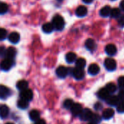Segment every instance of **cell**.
<instances>
[{
	"label": "cell",
	"mask_w": 124,
	"mask_h": 124,
	"mask_svg": "<svg viewBox=\"0 0 124 124\" xmlns=\"http://www.w3.org/2000/svg\"><path fill=\"white\" fill-rule=\"evenodd\" d=\"M52 25L57 31H62L65 27V20L61 15H57L52 19Z\"/></svg>",
	"instance_id": "obj_1"
},
{
	"label": "cell",
	"mask_w": 124,
	"mask_h": 124,
	"mask_svg": "<svg viewBox=\"0 0 124 124\" xmlns=\"http://www.w3.org/2000/svg\"><path fill=\"white\" fill-rule=\"evenodd\" d=\"M13 65V60L6 58L4 60L1 61L0 63V68L4 71H8L9 70Z\"/></svg>",
	"instance_id": "obj_2"
},
{
	"label": "cell",
	"mask_w": 124,
	"mask_h": 124,
	"mask_svg": "<svg viewBox=\"0 0 124 124\" xmlns=\"http://www.w3.org/2000/svg\"><path fill=\"white\" fill-rule=\"evenodd\" d=\"M93 116V113L91 110L86 108V109H83V110L81 111V114L79 115L81 120L84 121H91L92 117Z\"/></svg>",
	"instance_id": "obj_3"
},
{
	"label": "cell",
	"mask_w": 124,
	"mask_h": 124,
	"mask_svg": "<svg viewBox=\"0 0 124 124\" xmlns=\"http://www.w3.org/2000/svg\"><path fill=\"white\" fill-rule=\"evenodd\" d=\"M20 99H23V100H25L27 101H31L33 99V93L32 90H31L30 89H26L20 92Z\"/></svg>",
	"instance_id": "obj_4"
},
{
	"label": "cell",
	"mask_w": 124,
	"mask_h": 124,
	"mask_svg": "<svg viewBox=\"0 0 124 124\" xmlns=\"http://www.w3.org/2000/svg\"><path fill=\"white\" fill-rule=\"evenodd\" d=\"M116 62L112 58H107L105 60V67L109 71H113L116 69Z\"/></svg>",
	"instance_id": "obj_5"
},
{
	"label": "cell",
	"mask_w": 124,
	"mask_h": 124,
	"mask_svg": "<svg viewBox=\"0 0 124 124\" xmlns=\"http://www.w3.org/2000/svg\"><path fill=\"white\" fill-rule=\"evenodd\" d=\"M56 74L59 78H64L68 74V69L64 66H60L56 70Z\"/></svg>",
	"instance_id": "obj_6"
},
{
	"label": "cell",
	"mask_w": 124,
	"mask_h": 124,
	"mask_svg": "<svg viewBox=\"0 0 124 124\" xmlns=\"http://www.w3.org/2000/svg\"><path fill=\"white\" fill-rule=\"evenodd\" d=\"M72 73H73V77L77 80H81V79L84 78V77L85 76V73H84V70L81 69V68H75L73 70Z\"/></svg>",
	"instance_id": "obj_7"
},
{
	"label": "cell",
	"mask_w": 124,
	"mask_h": 124,
	"mask_svg": "<svg viewBox=\"0 0 124 124\" xmlns=\"http://www.w3.org/2000/svg\"><path fill=\"white\" fill-rule=\"evenodd\" d=\"M70 110H71V113L73 116H78L81 114V111L83 110V108H82L81 105H80L78 103H74L73 105V106L71 107Z\"/></svg>",
	"instance_id": "obj_8"
},
{
	"label": "cell",
	"mask_w": 124,
	"mask_h": 124,
	"mask_svg": "<svg viewBox=\"0 0 124 124\" xmlns=\"http://www.w3.org/2000/svg\"><path fill=\"white\" fill-rule=\"evenodd\" d=\"M106 102L110 106H117L121 101H120V100H119L118 96L110 95V97L107 99Z\"/></svg>",
	"instance_id": "obj_9"
},
{
	"label": "cell",
	"mask_w": 124,
	"mask_h": 124,
	"mask_svg": "<svg viewBox=\"0 0 124 124\" xmlns=\"http://www.w3.org/2000/svg\"><path fill=\"white\" fill-rule=\"evenodd\" d=\"M87 12H88V10L85 6H79L76 10V15L78 17H85L87 15Z\"/></svg>",
	"instance_id": "obj_10"
},
{
	"label": "cell",
	"mask_w": 124,
	"mask_h": 124,
	"mask_svg": "<svg viewBox=\"0 0 124 124\" xmlns=\"http://www.w3.org/2000/svg\"><path fill=\"white\" fill-rule=\"evenodd\" d=\"M110 94L106 90L105 88H102L100 89L97 92V97L102 100H107V99L110 97Z\"/></svg>",
	"instance_id": "obj_11"
},
{
	"label": "cell",
	"mask_w": 124,
	"mask_h": 124,
	"mask_svg": "<svg viewBox=\"0 0 124 124\" xmlns=\"http://www.w3.org/2000/svg\"><path fill=\"white\" fill-rule=\"evenodd\" d=\"M85 46L88 50H89L91 52H93L94 50H95V49L97 47V44H96L94 39H88L85 42Z\"/></svg>",
	"instance_id": "obj_12"
},
{
	"label": "cell",
	"mask_w": 124,
	"mask_h": 124,
	"mask_svg": "<svg viewBox=\"0 0 124 124\" xmlns=\"http://www.w3.org/2000/svg\"><path fill=\"white\" fill-rule=\"evenodd\" d=\"M105 52L107 53V54L110 56H113L117 52V48L114 44H108L105 47Z\"/></svg>",
	"instance_id": "obj_13"
},
{
	"label": "cell",
	"mask_w": 124,
	"mask_h": 124,
	"mask_svg": "<svg viewBox=\"0 0 124 124\" xmlns=\"http://www.w3.org/2000/svg\"><path fill=\"white\" fill-rule=\"evenodd\" d=\"M10 94L9 89L4 86H0V99L4 100L7 98Z\"/></svg>",
	"instance_id": "obj_14"
},
{
	"label": "cell",
	"mask_w": 124,
	"mask_h": 124,
	"mask_svg": "<svg viewBox=\"0 0 124 124\" xmlns=\"http://www.w3.org/2000/svg\"><path fill=\"white\" fill-rule=\"evenodd\" d=\"M100 68L98 65L97 64H92L88 68V72L92 76H96L99 73Z\"/></svg>",
	"instance_id": "obj_15"
},
{
	"label": "cell",
	"mask_w": 124,
	"mask_h": 124,
	"mask_svg": "<svg viewBox=\"0 0 124 124\" xmlns=\"http://www.w3.org/2000/svg\"><path fill=\"white\" fill-rule=\"evenodd\" d=\"M16 54H17V51H16L15 48H14V47H9L8 49H6L5 57H6V58L13 60L15 58V57L16 56Z\"/></svg>",
	"instance_id": "obj_16"
},
{
	"label": "cell",
	"mask_w": 124,
	"mask_h": 124,
	"mask_svg": "<svg viewBox=\"0 0 124 124\" xmlns=\"http://www.w3.org/2000/svg\"><path fill=\"white\" fill-rule=\"evenodd\" d=\"M20 34L18 33H17V32H12L8 36L9 41L11 43H12V44H17V43H18L19 41H20Z\"/></svg>",
	"instance_id": "obj_17"
},
{
	"label": "cell",
	"mask_w": 124,
	"mask_h": 124,
	"mask_svg": "<svg viewBox=\"0 0 124 124\" xmlns=\"http://www.w3.org/2000/svg\"><path fill=\"white\" fill-rule=\"evenodd\" d=\"M115 113L112 108H107L102 113V118L105 120H109L113 117Z\"/></svg>",
	"instance_id": "obj_18"
},
{
	"label": "cell",
	"mask_w": 124,
	"mask_h": 124,
	"mask_svg": "<svg viewBox=\"0 0 124 124\" xmlns=\"http://www.w3.org/2000/svg\"><path fill=\"white\" fill-rule=\"evenodd\" d=\"M9 110L7 105H2L0 106V117L1 118H7L9 115Z\"/></svg>",
	"instance_id": "obj_19"
},
{
	"label": "cell",
	"mask_w": 124,
	"mask_h": 124,
	"mask_svg": "<svg viewBox=\"0 0 124 124\" xmlns=\"http://www.w3.org/2000/svg\"><path fill=\"white\" fill-rule=\"evenodd\" d=\"M54 26L52 23H46L42 25V31L46 33H50L54 31Z\"/></svg>",
	"instance_id": "obj_20"
},
{
	"label": "cell",
	"mask_w": 124,
	"mask_h": 124,
	"mask_svg": "<svg viewBox=\"0 0 124 124\" xmlns=\"http://www.w3.org/2000/svg\"><path fill=\"white\" fill-rule=\"evenodd\" d=\"M110 12H111V8L110 6H105L103 7L100 11V14L102 17H108L109 15H110Z\"/></svg>",
	"instance_id": "obj_21"
},
{
	"label": "cell",
	"mask_w": 124,
	"mask_h": 124,
	"mask_svg": "<svg viewBox=\"0 0 124 124\" xmlns=\"http://www.w3.org/2000/svg\"><path fill=\"white\" fill-rule=\"evenodd\" d=\"M29 117L31 121H37L40 119V113L37 110H32L29 113Z\"/></svg>",
	"instance_id": "obj_22"
},
{
	"label": "cell",
	"mask_w": 124,
	"mask_h": 124,
	"mask_svg": "<svg viewBox=\"0 0 124 124\" xmlns=\"http://www.w3.org/2000/svg\"><path fill=\"white\" fill-rule=\"evenodd\" d=\"M28 83L25 80H20L17 83V88L20 91L25 90L28 89Z\"/></svg>",
	"instance_id": "obj_23"
},
{
	"label": "cell",
	"mask_w": 124,
	"mask_h": 124,
	"mask_svg": "<svg viewBox=\"0 0 124 124\" xmlns=\"http://www.w3.org/2000/svg\"><path fill=\"white\" fill-rule=\"evenodd\" d=\"M76 54L74 52H68L65 56V60L68 63H73L76 60Z\"/></svg>",
	"instance_id": "obj_24"
},
{
	"label": "cell",
	"mask_w": 124,
	"mask_h": 124,
	"mask_svg": "<svg viewBox=\"0 0 124 124\" xmlns=\"http://www.w3.org/2000/svg\"><path fill=\"white\" fill-rule=\"evenodd\" d=\"M86 60L84 58H78L76 60V68L84 69L86 66Z\"/></svg>",
	"instance_id": "obj_25"
},
{
	"label": "cell",
	"mask_w": 124,
	"mask_h": 124,
	"mask_svg": "<svg viewBox=\"0 0 124 124\" xmlns=\"http://www.w3.org/2000/svg\"><path fill=\"white\" fill-rule=\"evenodd\" d=\"M17 107L20 109H22V110L27 109L28 107V101L25 100H23V99H20L17 102Z\"/></svg>",
	"instance_id": "obj_26"
},
{
	"label": "cell",
	"mask_w": 124,
	"mask_h": 124,
	"mask_svg": "<svg viewBox=\"0 0 124 124\" xmlns=\"http://www.w3.org/2000/svg\"><path fill=\"white\" fill-rule=\"evenodd\" d=\"M105 89L110 94H113V93L116 92V91L117 90V86L116 84H114L113 83H110L106 85Z\"/></svg>",
	"instance_id": "obj_27"
},
{
	"label": "cell",
	"mask_w": 124,
	"mask_h": 124,
	"mask_svg": "<svg viewBox=\"0 0 124 124\" xmlns=\"http://www.w3.org/2000/svg\"><path fill=\"white\" fill-rule=\"evenodd\" d=\"M110 16L113 18H118L121 16V10L118 8H113L111 9L110 12Z\"/></svg>",
	"instance_id": "obj_28"
},
{
	"label": "cell",
	"mask_w": 124,
	"mask_h": 124,
	"mask_svg": "<svg viewBox=\"0 0 124 124\" xmlns=\"http://www.w3.org/2000/svg\"><path fill=\"white\" fill-rule=\"evenodd\" d=\"M8 5L4 2H0V15H4L8 11Z\"/></svg>",
	"instance_id": "obj_29"
},
{
	"label": "cell",
	"mask_w": 124,
	"mask_h": 124,
	"mask_svg": "<svg viewBox=\"0 0 124 124\" xmlns=\"http://www.w3.org/2000/svg\"><path fill=\"white\" fill-rule=\"evenodd\" d=\"M73 104H74V102H73V101L72 100L68 99V100H65V102L63 103V105H64V108H66V109H70Z\"/></svg>",
	"instance_id": "obj_30"
},
{
	"label": "cell",
	"mask_w": 124,
	"mask_h": 124,
	"mask_svg": "<svg viewBox=\"0 0 124 124\" xmlns=\"http://www.w3.org/2000/svg\"><path fill=\"white\" fill-rule=\"evenodd\" d=\"M101 119H102V118H101L98 114H94V113H93V116H92V117L91 121L97 124L101 121Z\"/></svg>",
	"instance_id": "obj_31"
},
{
	"label": "cell",
	"mask_w": 124,
	"mask_h": 124,
	"mask_svg": "<svg viewBox=\"0 0 124 124\" xmlns=\"http://www.w3.org/2000/svg\"><path fill=\"white\" fill-rule=\"evenodd\" d=\"M117 111L120 113H124V102H120L117 105Z\"/></svg>",
	"instance_id": "obj_32"
},
{
	"label": "cell",
	"mask_w": 124,
	"mask_h": 124,
	"mask_svg": "<svg viewBox=\"0 0 124 124\" xmlns=\"http://www.w3.org/2000/svg\"><path fill=\"white\" fill-rule=\"evenodd\" d=\"M7 32L5 29L4 28H0V40H4L6 39L7 37Z\"/></svg>",
	"instance_id": "obj_33"
},
{
	"label": "cell",
	"mask_w": 124,
	"mask_h": 124,
	"mask_svg": "<svg viewBox=\"0 0 124 124\" xmlns=\"http://www.w3.org/2000/svg\"><path fill=\"white\" fill-rule=\"evenodd\" d=\"M118 86L121 89H124V76H121L118 78Z\"/></svg>",
	"instance_id": "obj_34"
},
{
	"label": "cell",
	"mask_w": 124,
	"mask_h": 124,
	"mask_svg": "<svg viewBox=\"0 0 124 124\" xmlns=\"http://www.w3.org/2000/svg\"><path fill=\"white\" fill-rule=\"evenodd\" d=\"M118 98H119V100H120V101L121 102H124V89H122L120 92H119V93H118Z\"/></svg>",
	"instance_id": "obj_35"
},
{
	"label": "cell",
	"mask_w": 124,
	"mask_h": 124,
	"mask_svg": "<svg viewBox=\"0 0 124 124\" xmlns=\"http://www.w3.org/2000/svg\"><path fill=\"white\" fill-rule=\"evenodd\" d=\"M118 25L121 26V27H124V15H122L119 17V19H118Z\"/></svg>",
	"instance_id": "obj_36"
},
{
	"label": "cell",
	"mask_w": 124,
	"mask_h": 124,
	"mask_svg": "<svg viewBox=\"0 0 124 124\" xmlns=\"http://www.w3.org/2000/svg\"><path fill=\"white\" fill-rule=\"evenodd\" d=\"M6 54V49L4 46H0V57H5Z\"/></svg>",
	"instance_id": "obj_37"
},
{
	"label": "cell",
	"mask_w": 124,
	"mask_h": 124,
	"mask_svg": "<svg viewBox=\"0 0 124 124\" xmlns=\"http://www.w3.org/2000/svg\"><path fill=\"white\" fill-rule=\"evenodd\" d=\"M94 108L97 110H100L102 108V105L101 103H100V102H97V103H96L94 105Z\"/></svg>",
	"instance_id": "obj_38"
},
{
	"label": "cell",
	"mask_w": 124,
	"mask_h": 124,
	"mask_svg": "<svg viewBox=\"0 0 124 124\" xmlns=\"http://www.w3.org/2000/svg\"><path fill=\"white\" fill-rule=\"evenodd\" d=\"M35 124H46V122H45V121H44V120L39 119V120H38L37 121H36Z\"/></svg>",
	"instance_id": "obj_39"
},
{
	"label": "cell",
	"mask_w": 124,
	"mask_h": 124,
	"mask_svg": "<svg viewBox=\"0 0 124 124\" xmlns=\"http://www.w3.org/2000/svg\"><path fill=\"white\" fill-rule=\"evenodd\" d=\"M120 7H121V9L124 11V0H122L121 1V4H120Z\"/></svg>",
	"instance_id": "obj_40"
},
{
	"label": "cell",
	"mask_w": 124,
	"mask_h": 124,
	"mask_svg": "<svg viewBox=\"0 0 124 124\" xmlns=\"http://www.w3.org/2000/svg\"><path fill=\"white\" fill-rule=\"evenodd\" d=\"M85 4H91L92 1H93V0H82Z\"/></svg>",
	"instance_id": "obj_41"
},
{
	"label": "cell",
	"mask_w": 124,
	"mask_h": 124,
	"mask_svg": "<svg viewBox=\"0 0 124 124\" xmlns=\"http://www.w3.org/2000/svg\"><path fill=\"white\" fill-rule=\"evenodd\" d=\"M88 124H95V123H94V122H92V121H91L90 123H89Z\"/></svg>",
	"instance_id": "obj_42"
},
{
	"label": "cell",
	"mask_w": 124,
	"mask_h": 124,
	"mask_svg": "<svg viewBox=\"0 0 124 124\" xmlns=\"http://www.w3.org/2000/svg\"><path fill=\"white\" fill-rule=\"evenodd\" d=\"M6 124H14L13 123H7Z\"/></svg>",
	"instance_id": "obj_43"
},
{
	"label": "cell",
	"mask_w": 124,
	"mask_h": 124,
	"mask_svg": "<svg viewBox=\"0 0 124 124\" xmlns=\"http://www.w3.org/2000/svg\"><path fill=\"white\" fill-rule=\"evenodd\" d=\"M57 1H62V0H57Z\"/></svg>",
	"instance_id": "obj_44"
},
{
	"label": "cell",
	"mask_w": 124,
	"mask_h": 124,
	"mask_svg": "<svg viewBox=\"0 0 124 124\" xmlns=\"http://www.w3.org/2000/svg\"><path fill=\"white\" fill-rule=\"evenodd\" d=\"M112 1H114V0H112Z\"/></svg>",
	"instance_id": "obj_45"
}]
</instances>
